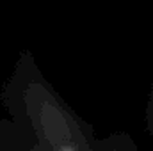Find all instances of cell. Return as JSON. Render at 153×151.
Instances as JSON below:
<instances>
[{"mask_svg": "<svg viewBox=\"0 0 153 151\" xmlns=\"http://www.w3.org/2000/svg\"><path fill=\"white\" fill-rule=\"evenodd\" d=\"M59 151H75V150H71V148H62V150H59Z\"/></svg>", "mask_w": 153, "mask_h": 151, "instance_id": "1", "label": "cell"}]
</instances>
